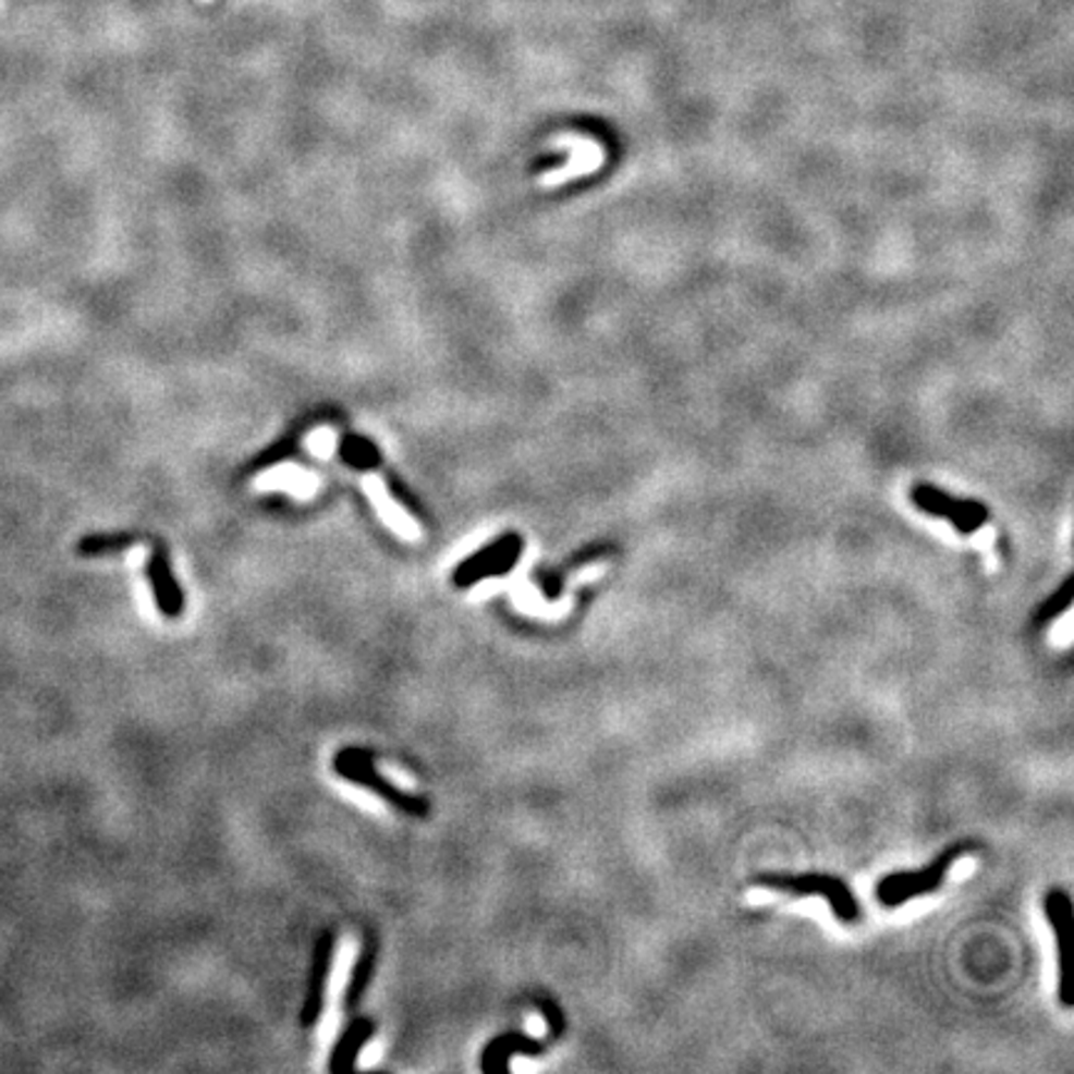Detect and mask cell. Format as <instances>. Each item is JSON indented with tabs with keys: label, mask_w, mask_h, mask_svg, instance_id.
Masks as SVG:
<instances>
[{
	"label": "cell",
	"mask_w": 1074,
	"mask_h": 1074,
	"mask_svg": "<svg viewBox=\"0 0 1074 1074\" xmlns=\"http://www.w3.org/2000/svg\"><path fill=\"white\" fill-rule=\"evenodd\" d=\"M333 771L343 781L356 783L361 789L374 791L378 798H383L386 804H391L393 808H401L403 814L424 818L430 811V804L424 796L408 794L401 786H395L386 777L376 771L374 766V754L368 749H358V746H346L337 756H333Z\"/></svg>",
	"instance_id": "obj_1"
},
{
	"label": "cell",
	"mask_w": 1074,
	"mask_h": 1074,
	"mask_svg": "<svg viewBox=\"0 0 1074 1074\" xmlns=\"http://www.w3.org/2000/svg\"><path fill=\"white\" fill-rule=\"evenodd\" d=\"M973 849H975L973 843H955V846H950L940 853L936 861H930L926 868L898 870V874L883 876L876 883L878 903L886 905V908H898V905L911 903L915 898L936 893L938 888L945 883L950 866H953L955 861H961L965 853H971Z\"/></svg>",
	"instance_id": "obj_2"
},
{
	"label": "cell",
	"mask_w": 1074,
	"mask_h": 1074,
	"mask_svg": "<svg viewBox=\"0 0 1074 1074\" xmlns=\"http://www.w3.org/2000/svg\"><path fill=\"white\" fill-rule=\"evenodd\" d=\"M752 883L764 886V888H773V891L794 893L801 898L818 895V898H823L826 903H829V908L835 915V920L849 923V926L861 920L863 911H861L858 898L853 895L846 880H841L839 876H831V874H798V876L761 874V876H754Z\"/></svg>",
	"instance_id": "obj_3"
},
{
	"label": "cell",
	"mask_w": 1074,
	"mask_h": 1074,
	"mask_svg": "<svg viewBox=\"0 0 1074 1074\" xmlns=\"http://www.w3.org/2000/svg\"><path fill=\"white\" fill-rule=\"evenodd\" d=\"M521 554H523V537L508 533L500 537V540L486 545V548L478 552H473L468 560H463L461 565L453 570V585L465 589L483 583V579L503 577L517 565V562H521Z\"/></svg>",
	"instance_id": "obj_4"
},
{
	"label": "cell",
	"mask_w": 1074,
	"mask_h": 1074,
	"mask_svg": "<svg viewBox=\"0 0 1074 1074\" xmlns=\"http://www.w3.org/2000/svg\"><path fill=\"white\" fill-rule=\"evenodd\" d=\"M911 500L918 505L923 513H928L932 517H940V521H948L955 527L957 533L971 535L975 530L988 523V508L977 500H961L943 492L940 488L932 486H915L911 490Z\"/></svg>",
	"instance_id": "obj_5"
},
{
	"label": "cell",
	"mask_w": 1074,
	"mask_h": 1074,
	"mask_svg": "<svg viewBox=\"0 0 1074 1074\" xmlns=\"http://www.w3.org/2000/svg\"><path fill=\"white\" fill-rule=\"evenodd\" d=\"M1045 915L1054 932L1058 943V965L1060 983L1058 994L1064 1008H1072V973H1070V950H1072V898L1064 888H1050L1045 895Z\"/></svg>",
	"instance_id": "obj_6"
},
{
	"label": "cell",
	"mask_w": 1074,
	"mask_h": 1074,
	"mask_svg": "<svg viewBox=\"0 0 1074 1074\" xmlns=\"http://www.w3.org/2000/svg\"><path fill=\"white\" fill-rule=\"evenodd\" d=\"M333 948H337V936H333L331 930H324L321 936L316 938L309 985H306V998L302 1002V1012H298V1023H302L304 1029L316 1027L321 1020L326 985H329V973L333 961Z\"/></svg>",
	"instance_id": "obj_7"
},
{
	"label": "cell",
	"mask_w": 1074,
	"mask_h": 1074,
	"mask_svg": "<svg viewBox=\"0 0 1074 1074\" xmlns=\"http://www.w3.org/2000/svg\"><path fill=\"white\" fill-rule=\"evenodd\" d=\"M548 1050V1042L535 1040L525 1033H505L492 1037L480 1052V1070L486 1074H505L510 1072V1058L521 1054V1058H540Z\"/></svg>",
	"instance_id": "obj_8"
},
{
	"label": "cell",
	"mask_w": 1074,
	"mask_h": 1074,
	"mask_svg": "<svg viewBox=\"0 0 1074 1074\" xmlns=\"http://www.w3.org/2000/svg\"><path fill=\"white\" fill-rule=\"evenodd\" d=\"M147 579H149V587H152L157 610H160L164 618H170V620L182 618L184 593H182L178 579H174L170 560H167V552L162 548H155L152 554H149Z\"/></svg>",
	"instance_id": "obj_9"
},
{
	"label": "cell",
	"mask_w": 1074,
	"mask_h": 1074,
	"mask_svg": "<svg viewBox=\"0 0 1074 1074\" xmlns=\"http://www.w3.org/2000/svg\"><path fill=\"white\" fill-rule=\"evenodd\" d=\"M374 1033H376L374 1020H368V1017L351 1020L349 1027L343 1029L341 1037L337 1040V1045H333L331 1058H329V1072H333V1074L354 1072L356 1062H358V1054L368 1042H371Z\"/></svg>",
	"instance_id": "obj_10"
},
{
	"label": "cell",
	"mask_w": 1074,
	"mask_h": 1074,
	"mask_svg": "<svg viewBox=\"0 0 1074 1074\" xmlns=\"http://www.w3.org/2000/svg\"><path fill=\"white\" fill-rule=\"evenodd\" d=\"M376 961H378V940L371 930L364 936V943H361L358 957L354 963V971H351V980L346 985V998H343V1008L349 1012H354L358 1008L361 998L371 983V977L376 973Z\"/></svg>",
	"instance_id": "obj_11"
},
{
	"label": "cell",
	"mask_w": 1074,
	"mask_h": 1074,
	"mask_svg": "<svg viewBox=\"0 0 1074 1074\" xmlns=\"http://www.w3.org/2000/svg\"><path fill=\"white\" fill-rule=\"evenodd\" d=\"M364 486H366V490H368V496H371V500L376 503V508H381V510H383L386 521H389L393 527H399V530L408 533V535L416 533V525H413V523L408 521L406 508H403V505H395V503H393L389 492H386V486H383V480H381V478H376V475H366V478H364Z\"/></svg>",
	"instance_id": "obj_12"
},
{
	"label": "cell",
	"mask_w": 1074,
	"mask_h": 1074,
	"mask_svg": "<svg viewBox=\"0 0 1074 1074\" xmlns=\"http://www.w3.org/2000/svg\"><path fill=\"white\" fill-rule=\"evenodd\" d=\"M257 486L261 488H292L298 492H309L316 488L314 475L304 473L296 465H279V468H271L269 473H264L257 480Z\"/></svg>",
	"instance_id": "obj_13"
},
{
	"label": "cell",
	"mask_w": 1074,
	"mask_h": 1074,
	"mask_svg": "<svg viewBox=\"0 0 1074 1074\" xmlns=\"http://www.w3.org/2000/svg\"><path fill=\"white\" fill-rule=\"evenodd\" d=\"M1072 600H1074V575H1067L1062 579V585L1040 605V610L1035 612V627H1045V624L1060 620L1072 607Z\"/></svg>",
	"instance_id": "obj_14"
},
{
	"label": "cell",
	"mask_w": 1074,
	"mask_h": 1074,
	"mask_svg": "<svg viewBox=\"0 0 1074 1074\" xmlns=\"http://www.w3.org/2000/svg\"><path fill=\"white\" fill-rule=\"evenodd\" d=\"M135 542L137 537L132 535H87L75 545V552L83 554V558H100V554L125 550Z\"/></svg>",
	"instance_id": "obj_15"
},
{
	"label": "cell",
	"mask_w": 1074,
	"mask_h": 1074,
	"mask_svg": "<svg viewBox=\"0 0 1074 1074\" xmlns=\"http://www.w3.org/2000/svg\"><path fill=\"white\" fill-rule=\"evenodd\" d=\"M533 1002L535 1008L542 1012L545 1023H548V1040L550 1042L560 1040L562 1033H565V1012H562L558 1002L548 998V994H537V998H533Z\"/></svg>",
	"instance_id": "obj_16"
},
{
	"label": "cell",
	"mask_w": 1074,
	"mask_h": 1074,
	"mask_svg": "<svg viewBox=\"0 0 1074 1074\" xmlns=\"http://www.w3.org/2000/svg\"><path fill=\"white\" fill-rule=\"evenodd\" d=\"M306 446H309V451L316 455H331L337 451V436H333L329 428L314 430V434L306 438Z\"/></svg>",
	"instance_id": "obj_17"
}]
</instances>
